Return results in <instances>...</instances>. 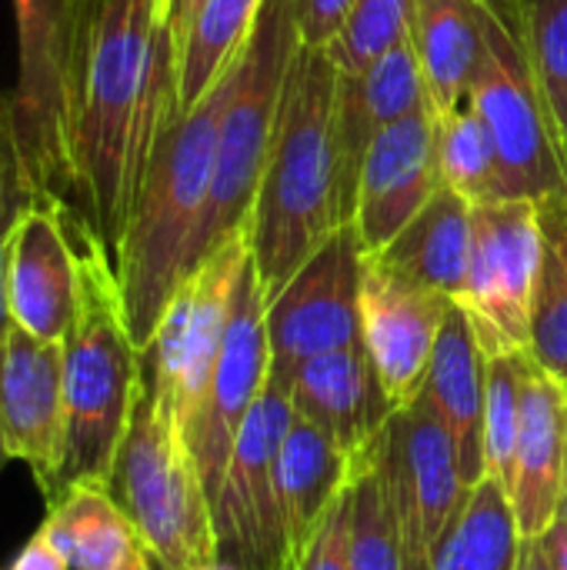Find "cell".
Listing matches in <instances>:
<instances>
[{
	"label": "cell",
	"mask_w": 567,
	"mask_h": 570,
	"mask_svg": "<svg viewBox=\"0 0 567 570\" xmlns=\"http://www.w3.org/2000/svg\"><path fill=\"white\" fill-rule=\"evenodd\" d=\"M174 110L177 53L164 0H80L67 90L74 210L110 261Z\"/></svg>",
	"instance_id": "1"
},
{
	"label": "cell",
	"mask_w": 567,
	"mask_h": 570,
	"mask_svg": "<svg viewBox=\"0 0 567 570\" xmlns=\"http://www.w3.org/2000/svg\"><path fill=\"white\" fill-rule=\"evenodd\" d=\"M341 224L351 217L338 154V67L324 50L301 47L247 224L267 301Z\"/></svg>",
	"instance_id": "2"
},
{
	"label": "cell",
	"mask_w": 567,
	"mask_h": 570,
	"mask_svg": "<svg viewBox=\"0 0 567 570\" xmlns=\"http://www.w3.org/2000/svg\"><path fill=\"white\" fill-rule=\"evenodd\" d=\"M231 77L234 63L194 107L174 110L164 124L124 240L114 254L124 314L137 351L150 344L170 297L194 274V240L211 200L217 127Z\"/></svg>",
	"instance_id": "3"
},
{
	"label": "cell",
	"mask_w": 567,
	"mask_h": 570,
	"mask_svg": "<svg viewBox=\"0 0 567 570\" xmlns=\"http://www.w3.org/2000/svg\"><path fill=\"white\" fill-rule=\"evenodd\" d=\"M70 234L80 301L63 337V454L47 508L77 484H110L140 387V351L127 327L114 261L80 210H74Z\"/></svg>",
	"instance_id": "4"
},
{
	"label": "cell",
	"mask_w": 567,
	"mask_h": 570,
	"mask_svg": "<svg viewBox=\"0 0 567 570\" xmlns=\"http://www.w3.org/2000/svg\"><path fill=\"white\" fill-rule=\"evenodd\" d=\"M297 50L301 37L294 3L264 0L251 37L234 60V77L217 127L211 200L194 240V271L224 244L247 234Z\"/></svg>",
	"instance_id": "5"
},
{
	"label": "cell",
	"mask_w": 567,
	"mask_h": 570,
	"mask_svg": "<svg viewBox=\"0 0 567 570\" xmlns=\"http://www.w3.org/2000/svg\"><path fill=\"white\" fill-rule=\"evenodd\" d=\"M107 488L157 568L204 570L217 561L214 508L201 468L144 381Z\"/></svg>",
	"instance_id": "6"
},
{
	"label": "cell",
	"mask_w": 567,
	"mask_h": 570,
	"mask_svg": "<svg viewBox=\"0 0 567 570\" xmlns=\"http://www.w3.org/2000/svg\"><path fill=\"white\" fill-rule=\"evenodd\" d=\"M498 147V200L567 197V154L511 0H481V60L465 100Z\"/></svg>",
	"instance_id": "7"
},
{
	"label": "cell",
	"mask_w": 567,
	"mask_h": 570,
	"mask_svg": "<svg viewBox=\"0 0 567 570\" xmlns=\"http://www.w3.org/2000/svg\"><path fill=\"white\" fill-rule=\"evenodd\" d=\"M251 257L247 234L211 254L170 297L150 344L140 351V381L157 411L190 438L211 391L231 321L234 287Z\"/></svg>",
	"instance_id": "8"
},
{
	"label": "cell",
	"mask_w": 567,
	"mask_h": 570,
	"mask_svg": "<svg viewBox=\"0 0 567 570\" xmlns=\"http://www.w3.org/2000/svg\"><path fill=\"white\" fill-rule=\"evenodd\" d=\"M545 261L538 200H485L471 214V261L458 307L488 357L531 354V307Z\"/></svg>",
	"instance_id": "9"
},
{
	"label": "cell",
	"mask_w": 567,
	"mask_h": 570,
	"mask_svg": "<svg viewBox=\"0 0 567 570\" xmlns=\"http://www.w3.org/2000/svg\"><path fill=\"white\" fill-rule=\"evenodd\" d=\"M80 0H13L17 90L10 97L17 140L33 184L74 207L67 90Z\"/></svg>",
	"instance_id": "10"
},
{
	"label": "cell",
	"mask_w": 567,
	"mask_h": 570,
	"mask_svg": "<svg viewBox=\"0 0 567 570\" xmlns=\"http://www.w3.org/2000/svg\"><path fill=\"white\" fill-rule=\"evenodd\" d=\"M294 421L287 391L267 381L251 407L214 498L217 558L241 570H297L281 511V441Z\"/></svg>",
	"instance_id": "11"
},
{
	"label": "cell",
	"mask_w": 567,
	"mask_h": 570,
	"mask_svg": "<svg viewBox=\"0 0 567 570\" xmlns=\"http://www.w3.org/2000/svg\"><path fill=\"white\" fill-rule=\"evenodd\" d=\"M378 464L401 531L404 570H431L444 531L468 498V484L458 448L424 394L388 417L378 438Z\"/></svg>",
	"instance_id": "12"
},
{
	"label": "cell",
	"mask_w": 567,
	"mask_h": 570,
	"mask_svg": "<svg viewBox=\"0 0 567 570\" xmlns=\"http://www.w3.org/2000/svg\"><path fill=\"white\" fill-rule=\"evenodd\" d=\"M364 247L354 224H341L267 301L271 381L304 361L361 344Z\"/></svg>",
	"instance_id": "13"
},
{
	"label": "cell",
	"mask_w": 567,
	"mask_h": 570,
	"mask_svg": "<svg viewBox=\"0 0 567 570\" xmlns=\"http://www.w3.org/2000/svg\"><path fill=\"white\" fill-rule=\"evenodd\" d=\"M271 381V341H267V294L261 287L254 257H247L231 304L227 334L211 377L207 401L187 438V448L201 468L211 508L224 481L234 441Z\"/></svg>",
	"instance_id": "14"
},
{
	"label": "cell",
	"mask_w": 567,
	"mask_h": 570,
	"mask_svg": "<svg viewBox=\"0 0 567 570\" xmlns=\"http://www.w3.org/2000/svg\"><path fill=\"white\" fill-rule=\"evenodd\" d=\"M70 220V204L40 194L13 227L3 261V301L10 324L57 344L74 327L80 301V264Z\"/></svg>",
	"instance_id": "15"
},
{
	"label": "cell",
	"mask_w": 567,
	"mask_h": 570,
	"mask_svg": "<svg viewBox=\"0 0 567 570\" xmlns=\"http://www.w3.org/2000/svg\"><path fill=\"white\" fill-rule=\"evenodd\" d=\"M451 307V297L404 281L371 254L364 257L361 344L394 411L424 391L428 367Z\"/></svg>",
	"instance_id": "16"
},
{
	"label": "cell",
	"mask_w": 567,
	"mask_h": 570,
	"mask_svg": "<svg viewBox=\"0 0 567 570\" xmlns=\"http://www.w3.org/2000/svg\"><path fill=\"white\" fill-rule=\"evenodd\" d=\"M438 190V114L428 104L381 130L364 150L351 207L364 254L384 250Z\"/></svg>",
	"instance_id": "17"
},
{
	"label": "cell",
	"mask_w": 567,
	"mask_h": 570,
	"mask_svg": "<svg viewBox=\"0 0 567 570\" xmlns=\"http://www.w3.org/2000/svg\"><path fill=\"white\" fill-rule=\"evenodd\" d=\"M0 434L43 494L57 488L63 454V341H40L10 324L0 341Z\"/></svg>",
	"instance_id": "18"
},
{
	"label": "cell",
	"mask_w": 567,
	"mask_h": 570,
	"mask_svg": "<svg viewBox=\"0 0 567 570\" xmlns=\"http://www.w3.org/2000/svg\"><path fill=\"white\" fill-rule=\"evenodd\" d=\"M277 384L287 391L294 414L321 428L351 461L378 444L394 414L364 344L311 357Z\"/></svg>",
	"instance_id": "19"
},
{
	"label": "cell",
	"mask_w": 567,
	"mask_h": 570,
	"mask_svg": "<svg viewBox=\"0 0 567 570\" xmlns=\"http://www.w3.org/2000/svg\"><path fill=\"white\" fill-rule=\"evenodd\" d=\"M567 474V387L528 354L521 394V438L508 501L521 538H541L555 518Z\"/></svg>",
	"instance_id": "20"
},
{
	"label": "cell",
	"mask_w": 567,
	"mask_h": 570,
	"mask_svg": "<svg viewBox=\"0 0 567 570\" xmlns=\"http://www.w3.org/2000/svg\"><path fill=\"white\" fill-rule=\"evenodd\" d=\"M421 107H428V90L411 37L384 50L364 70L338 73V154L348 217L354 207V184L364 150L381 130Z\"/></svg>",
	"instance_id": "21"
},
{
	"label": "cell",
	"mask_w": 567,
	"mask_h": 570,
	"mask_svg": "<svg viewBox=\"0 0 567 570\" xmlns=\"http://www.w3.org/2000/svg\"><path fill=\"white\" fill-rule=\"evenodd\" d=\"M485 384H488V354L481 351L468 314L454 304L441 327L421 394L431 401L434 414L441 417V424L448 428L458 448V464L468 491L485 481V451H481Z\"/></svg>",
	"instance_id": "22"
},
{
	"label": "cell",
	"mask_w": 567,
	"mask_h": 570,
	"mask_svg": "<svg viewBox=\"0 0 567 570\" xmlns=\"http://www.w3.org/2000/svg\"><path fill=\"white\" fill-rule=\"evenodd\" d=\"M471 214L475 204L441 187L424 204V210L384 250L371 257L404 281L444 294L458 304L471 261Z\"/></svg>",
	"instance_id": "23"
},
{
	"label": "cell",
	"mask_w": 567,
	"mask_h": 570,
	"mask_svg": "<svg viewBox=\"0 0 567 570\" xmlns=\"http://www.w3.org/2000/svg\"><path fill=\"white\" fill-rule=\"evenodd\" d=\"M354 461L311 421L297 417L291 421L284 441H281V511H284V531L287 548L297 564L317 528L324 524L328 511L341 501L348 491Z\"/></svg>",
	"instance_id": "24"
},
{
	"label": "cell",
	"mask_w": 567,
	"mask_h": 570,
	"mask_svg": "<svg viewBox=\"0 0 567 570\" xmlns=\"http://www.w3.org/2000/svg\"><path fill=\"white\" fill-rule=\"evenodd\" d=\"M411 47L431 110L448 114L461 107L481 60V0H418Z\"/></svg>",
	"instance_id": "25"
},
{
	"label": "cell",
	"mask_w": 567,
	"mask_h": 570,
	"mask_svg": "<svg viewBox=\"0 0 567 570\" xmlns=\"http://www.w3.org/2000/svg\"><path fill=\"white\" fill-rule=\"evenodd\" d=\"M40 534L70 570H124L144 548L134 524L104 484H77L47 508Z\"/></svg>",
	"instance_id": "26"
},
{
	"label": "cell",
	"mask_w": 567,
	"mask_h": 570,
	"mask_svg": "<svg viewBox=\"0 0 567 570\" xmlns=\"http://www.w3.org/2000/svg\"><path fill=\"white\" fill-rule=\"evenodd\" d=\"M521 541L508 494L495 481H481L444 531L431 570H515Z\"/></svg>",
	"instance_id": "27"
},
{
	"label": "cell",
	"mask_w": 567,
	"mask_h": 570,
	"mask_svg": "<svg viewBox=\"0 0 567 570\" xmlns=\"http://www.w3.org/2000/svg\"><path fill=\"white\" fill-rule=\"evenodd\" d=\"M264 0H204L177 67V110L194 107L237 60Z\"/></svg>",
	"instance_id": "28"
},
{
	"label": "cell",
	"mask_w": 567,
	"mask_h": 570,
	"mask_svg": "<svg viewBox=\"0 0 567 570\" xmlns=\"http://www.w3.org/2000/svg\"><path fill=\"white\" fill-rule=\"evenodd\" d=\"M545 261L531 307V357L567 387V197L541 200Z\"/></svg>",
	"instance_id": "29"
},
{
	"label": "cell",
	"mask_w": 567,
	"mask_h": 570,
	"mask_svg": "<svg viewBox=\"0 0 567 570\" xmlns=\"http://www.w3.org/2000/svg\"><path fill=\"white\" fill-rule=\"evenodd\" d=\"M348 568L404 570L401 531L378 464V444L354 461L348 481Z\"/></svg>",
	"instance_id": "30"
},
{
	"label": "cell",
	"mask_w": 567,
	"mask_h": 570,
	"mask_svg": "<svg viewBox=\"0 0 567 570\" xmlns=\"http://www.w3.org/2000/svg\"><path fill=\"white\" fill-rule=\"evenodd\" d=\"M438 174L441 187L461 194L468 204L498 200V147L485 120L468 104L438 114Z\"/></svg>",
	"instance_id": "31"
},
{
	"label": "cell",
	"mask_w": 567,
	"mask_h": 570,
	"mask_svg": "<svg viewBox=\"0 0 567 570\" xmlns=\"http://www.w3.org/2000/svg\"><path fill=\"white\" fill-rule=\"evenodd\" d=\"M525 364L528 354H498L488 357L485 384V481H495L505 494L511 488L515 451L521 438V394H525Z\"/></svg>",
	"instance_id": "32"
},
{
	"label": "cell",
	"mask_w": 567,
	"mask_h": 570,
	"mask_svg": "<svg viewBox=\"0 0 567 570\" xmlns=\"http://www.w3.org/2000/svg\"><path fill=\"white\" fill-rule=\"evenodd\" d=\"M511 10L567 154V0H511Z\"/></svg>",
	"instance_id": "33"
},
{
	"label": "cell",
	"mask_w": 567,
	"mask_h": 570,
	"mask_svg": "<svg viewBox=\"0 0 567 570\" xmlns=\"http://www.w3.org/2000/svg\"><path fill=\"white\" fill-rule=\"evenodd\" d=\"M418 0H358L338 40L324 50L338 73H358L411 37Z\"/></svg>",
	"instance_id": "34"
},
{
	"label": "cell",
	"mask_w": 567,
	"mask_h": 570,
	"mask_svg": "<svg viewBox=\"0 0 567 570\" xmlns=\"http://www.w3.org/2000/svg\"><path fill=\"white\" fill-rule=\"evenodd\" d=\"M43 190L33 184L20 140H17V127H13V110H10V97L0 94V341L10 327L7 317V301H3V261H7V244L13 237V227L20 224V217L30 210V204L40 197Z\"/></svg>",
	"instance_id": "35"
},
{
	"label": "cell",
	"mask_w": 567,
	"mask_h": 570,
	"mask_svg": "<svg viewBox=\"0 0 567 570\" xmlns=\"http://www.w3.org/2000/svg\"><path fill=\"white\" fill-rule=\"evenodd\" d=\"M291 3H294L301 47L328 50L338 40V33L344 30L358 0H291Z\"/></svg>",
	"instance_id": "36"
},
{
	"label": "cell",
	"mask_w": 567,
	"mask_h": 570,
	"mask_svg": "<svg viewBox=\"0 0 567 570\" xmlns=\"http://www.w3.org/2000/svg\"><path fill=\"white\" fill-rule=\"evenodd\" d=\"M297 570H351L348 568V491L328 511L324 524L297 558Z\"/></svg>",
	"instance_id": "37"
},
{
	"label": "cell",
	"mask_w": 567,
	"mask_h": 570,
	"mask_svg": "<svg viewBox=\"0 0 567 570\" xmlns=\"http://www.w3.org/2000/svg\"><path fill=\"white\" fill-rule=\"evenodd\" d=\"M201 3L204 0H164V23H167L170 43H174V53H177V67H180V53H184L190 23H194Z\"/></svg>",
	"instance_id": "38"
},
{
	"label": "cell",
	"mask_w": 567,
	"mask_h": 570,
	"mask_svg": "<svg viewBox=\"0 0 567 570\" xmlns=\"http://www.w3.org/2000/svg\"><path fill=\"white\" fill-rule=\"evenodd\" d=\"M10 570H70V564L60 558V551L37 531L27 544H23V551L17 554V561L10 564Z\"/></svg>",
	"instance_id": "39"
},
{
	"label": "cell",
	"mask_w": 567,
	"mask_h": 570,
	"mask_svg": "<svg viewBox=\"0 0 567 570\" xmlns=\"http://www.w3.org/2000/svg\"><path fill=\"white\" fill-rule=\"evenodd\" d=\"M515 570H555L541 538H525L521 541V554H518V568Z\"/></svg>",
	"instance_id": "40"
},
{
	"label": "cell",
	"mask_w": 567,
	"mask_h": 570,
	"mask_svg": "<svg viewBox=\"0 0 567 570\" xmlns=\"http://www.w3.org/2000/svg\"><path fill=\"white\" fill-rule=\"evenodd\" d=\"M541 541H545V548H548V558H551V564L555 570H567V528L565 524H551L545 534H541Z\"/></svg>",
	"instance_id": "41"
},
{
	"label": "cell",
	"mask_w": 567,
	"mask_h": 570,
	"mask_svg": "<svg viewBox=\"0 0 567 570\" xmlns=\"http://www.w3.org/2000/svg\"><path fill=\"white\" fill-rule=\"evenodd\" d=\"M124 570H157V568H154L150 554H147V551H140V554H137V558H134V561H130Z\"/></svg>",
	"instance_id": "42"
},
{
	"label": "cell",
	"mask_w": 567,
	"mask_h": 570,
	"mask_svg": "<svg viewBox=\"0 0 567 570\" xmlns=\"http://www.w3.org/2000/svg\"><path fill=\"white\" fill-rule=\"evenodd\" d=\"M555 521L567 528V474H565V488H561V501H558V518H555Z\"/></svg>",
	"instance_id": "43"
},
{
	"label": "cell",
	"mask_w": 567,
	"mask_h": 570,
	"mask_svg": "<svg viewBox=\"0 0 567 570\" xmlns=\"http://www.w3.org/2000/svg\"><path fill=\"white\" fill-rule=\"evenodd\" d=\"M204 570H241V568H234V564H227V561H221V558H217L214 564H207Z\"/></svg>",
	"instance_id": "44"
},
{
	"label": "cell",
	"mask_w": 567,
	"mask_h": 570,
	"mask_svg": "<svg viewBox=\"0 0 567 570\" xmlns=\"http://www.w3.org/2000/svg\"><path fill=\"white\" fill-rule=\"evenodd\" d=\"M7 461H10V454H7V444H3V434H0V471H3Z\"/></svg>",
	"instance_id": "45"
},
{
	"label": "cell",
	"mask_w": 567,
	"mask_h": 570,
	"mask_svg": "<svg viewBox=\"0 0 567 570\" xmlns=\"http://www.w3.org/2000/svg\"><path fill=\"white\" fill-rule=\"evenodd\" d=\"M154 568H157V564H154ZM157 570H160V568H157Z\"/></svg>",
	"instance_id": "46"
}]
</instances>
